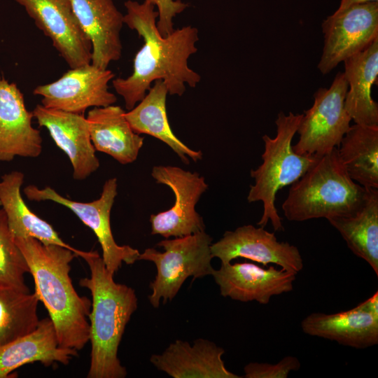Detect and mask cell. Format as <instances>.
Masks as SVG:
<instances>
[{
  "instance_id": "ac0fdd59",
  "label": "cell",
  "mask_w": 378,
  "mask_h": 378,
  "mask_svg": "<svg viewBox=\"0 0 378 378\" xmlns=\"http://www.w3.org/2000/svg\"><path fill=\"white\" fill-rule=\"evenodd\" d=\"M225 350L214 342L199 338L192 345L180 340L171 343L150 363L173 378H240L228 370L222 359Z\"/></svg>"
},
{
  "instance_id": "52a82bcc",
  "label": "cell",
  "mask_w": 378,
  "mask_h": 378,
  "mask_svg": "<svg viewBox=\"0 0 378 378\" xmlns=\"http://www.w3.org/2000/svg\"><path fill=\"white\" fill-rule=\"evenodd\" d=\"M348 88L344 74L339 72L329 88L314 93V104L302 114L297 130L295 153L320 157L339 146L351 120L344 105Z\"/></svg>"
},
{
  "instance_id": "e0dca14e",
  "label": "cell",
  "mask_w": 378,
  "mask_h": 378,
  "mask_svg": "<svg viewBox=\"0 0 378 378\" xmlns=\"http://www.w3.org/2000/svg\"><path fill=\"white\" fill-rule=\"evenodd\" d=\"M75 15L92 46L91 63L107 69L122 55V15L113 0H69Z\"/></svg>"
},
{
  "instance_id": "8992f818",
  "label": "cell",
  "mask_w": 378,
  "mask_h": 378,
  "mask_svg": "<svg viewBox=\"0 0 378 378\" xmlns=\"http://www.w3.org/2000/svg\"><path fill=\"white\" fill-rule=\"evenodd\" d=\"M211 241L212 238L203 231L162 240L157 246L162 247L163 252L148 248L140 253L139 260L151 261L157 268L155 278L149 286L152 293L148 296L154 308H158L161 299L163 304L173 300L188 277L211 275L214 270Z\"/></svg>"
},
{
  "instance_id": "3957f363",
  "label": "cell",
  "mask_w": 378,
  "mask_h": 378,
  "mask_svg": "<svg viewBox=\"0 0 378 378\" xmlns=\"http://www.w3.org/2000/svg\"><path fill=\"white\" fill-rule=\"evenodd\" d=\"M90 276L80 279L79 285L91 293L90 321V364L88 378H124L126 368L118 357V349L125 327L137 309L134 290L113 280L97 251H83Z\"/></svg>"
},
{
  "instance_id": "4dcf8cb0",
  "label": "cell",
  "mask_w": 378,
  "mask_h": 378,
  "mask_svg": "<svg viewBox=\"0 0 378 378\" xmlns=\"http://www.w3.org/2000/svg\"><path fill=\"white\" fill-rule=\"evenodd\" d=\"M359 305L366 312L378 316V292L374 293L370 298L362 302Z\"/></svg>"
},
{
  "instance_id": "ba28073f",
  "label": "cell",
  "mask_w": 378,
  "mask_h": 378,
  "mask_svg": "<svg viewBox=\"0 0 378 378\" xmlns=\"http://www.w3.org/2000/svg\"><path fill=\"white\" fill-rule=\"evenodd\" d=\"M116 178L106 181L100 197L90 202L74 201L46 186L40 188L35 185L26 186L23 192L31 201H52L70 209L96 235L102 250V259L113 275L122 262L132 265L139 260V251L129 245H118L111 227V211L117 196Z\"/></svg>"
},
{
  "instance_id": "83f0119b",
  "label": "cell",
  "mask_w": 378,
  "mask_h": 378,
  "mask_svg": "<svg viewBox=\"0 0 378 378\" xmlns=\"http://www.w3.org/2000/svg\"><path fill=\"white\" fill-rule=\"evenodd\" d=\"M27 262L10 234L4 211L0 209V287L29 292L24 275Z\"/></svg>"
},
{
  "instance_id": "ffe728a7",
  "label": "cell",
  "mask_w": 378,
  "mask_h": 378,
  "mask_svg": "<svg viewBox=\"0 0 378 378\" xmlns=\"http://www.w3.org/2000/svg\"><path fill=\"white\" fill-rule=\"evenodd\" d=\"M77 353L59 345L52 321L45 318L33 332L0 346V378L10 377L17 368L36 361L46 366L67 365Z\"/></svg>"
},
{
  "instance_id": "1f68e13d",
  "label": "cell",
  "mask_w": 378,
  "mask_h": 378,
  "mask_svg": "<svg viewBox=\"0 0 378 378\" xmlns=\"http://www.w3.org/2000/svg\"><path fill=\"white\" fill-rule=\"evenodd\" d=\"M370 1H378V0H341L340 6L336 11H342L353 5Z\"/></svg>"
},
{
  "instance_id": "4316f807",
  "label": "cell",
  "mask_w": 378,
  "mask_h": 378,
  "mask_svg": "<svg viewBox=\"0 0 378 378\" xmlns=\"http://www.w3.org/2000/svg\"><path fill=\"white\" fill-rule=\"evenodd\" d=\"M39 301L35 292L0 287V346L36 329Z\"/></svg>"
},
{
  "instance_id": "f1b7e54d",
  "label": "cell",
  "mask_w": 378,
  "mask_h": 378,
  "mask_svg": "<svg viewBox=\"0 0 378 378\" xmlns=\"http://www.w3.org/2000/svg\"><path fill=\"white\" fill-rule=\"evenodd\" d=\"M298 358L288 356L276 364L250 363L244 368L246 378H287L289 373L300 368Z\"/></svg>"
},
{
  "instance_id": "603a6c76",
  "label": "cell",
  "mask_w": 378,
  "mask_h": 378,
  "mask_svg": "<svg viewBox=\"0 0 378 378\" xmlns=\"http://www.w3.org/2000/svg\"><path fill=\"white\" fill-rule=\"evenodd\" d=\"M24 179V174L20 171H12L0 178V204L13 238L33 237L46 245L67 248L80 256L83 251L65 243L50 223L29 209L21 194Z\"/></svg>"
},
{
  "instance_id": "d4e9b609",
  "label": "cell",
  "mask_w": 378,
  "mask_h": 378,
  "mask_svg": "<svg viewBox=\"0 0 378 378\" xmlns=\"http://www.w3.org/2000/svg\"><path fill=\"white\" fill-rule=\"evenodd\" d=\"M349 248L378 276V189H368L365 201L354 214L328 219Z\"/></svg>"
},
{
  "instance_id": "8fae6325",
  "label": "cell",
  "mask_w": 378,
  "mask_h": 378,
  "mask_svg": "<svg viewBox=\"0 0 378 378\" xmlns=\"http://www.w3.org/2000/svg\"><path fill=\"white\" fill-rule=\"evenodd\" d=\"M115 74L92 63L70 68L57 80L36 86L33 94L42 97L46 108L84 114L90 107L112 105L116 96L109 91L108 83Z\"/></svg>"
},
{
  "instance_id": "484cf974",
  "label": "cell",
  "mask_w": 378,
  "mask_h": 378,
  "mask_svg": "<svg viewBox=\"0 0 378 378\" xmlns=\"http://www.w3.org/2000/svg\"><path fill=\"white\" fill-rule=\"evenodd\" d=\"M337 150L352 180L366 189H378V127L350 126Z\"/></svg>"
},
{
  "instance_id": "6da1fadb",
  "label": "cell",
  "mask_w": 378,
  "mask_h": 378,
  "mask_svg": "<svg viewBox=\"0 0 378 378\" xmlns=\"http://www.w3.org/2000/svg\"><path fill=\"white\" fill-rule=\"evenodd\" d=\"M124 23L135 30L144 44L134 59L132 74L112 80L115 92L125 102L127 111L146 95L152 83L164 82L171 95L181 96L186 85L195 88L201 76L188 66L189 57L197 51L198 30L190 25L174 29L163 36L157 27L158 13L152 4L127 0Z\"/></svg>"
},
{
  "instance_id": "30bf717a",
  "label": "cell",
  "mask_w": 378,
  "mask_h": 378,
  "mask_svg": "<svg viewBox=\"0 0 378 378\" xmlns=\"http://www.w3.org/2000/svg\"><path fill=\"white\" fill-rule=\"evenodd\" d=\"M322 29L324 46L318 68L326 74L339 63L365 50L378 38V1L335 11L323 20Z\"/></svg>"
},
{
  "instance_id": "277c9868",
  "label": "cell",
  "mask_w": 378,
  "mask_h": 378,
  "mask_svg": "<svg viewBox=\"0 0 378 378\" xmlns=\"http://www.w3.org/2000/svg\"><path fill=\"white\" fill-rule=\"evenodd\" d=\"M367 191L349 176L336 147L291 184L282 210L288 220L296 222L346 216L360 208Z\"/></svg>"
},
{
  "instance_id": "2e32d148",
  "label": "cell",
  "mask_w": 378,
  "mask_h": 378,
  "mask_svg": "<svg viewBox=\"0 0 378 378\" xmlns=\"http://www.w3.org/2000/svg\"><path fill=\"white\" fill-rule=\"evenodd\" d=\"M33 118L16 84L0 77V162L39 156L43 140Z\"/></svg>"
},
{
  "instance_id": "9c48e42d",
  "label": "cell",
  "mask_w": 378,
  "mask_h": 378,
  "mask_svg": "<svg viewBox=\"0 0 378 378\" xmlns=\"http://www.w3.org/2000/svg\"><path fill=\"white\" fill-rule=\"evenodd\" d=\"M157 183L167 186L174 195V203L167 211L151 214V234L167 239L181 237L204 231L202 216L195 206L207 190L204 178L175 166H155L151 172Z\"/></svg>"
},
{
  "instance_id": "9a60e30c",
  "label": "cell",
  "mask_w": 378,
  "mask_h": 378,
  "mask_svg": "<svg viewBox=\"0 0 378 378\" xmlns=\"http://www.w3.org/2000/svg\"><path fill=\"white\" fill-rule=\"evenodd\" d=\"M32 113L39 126L48 131L56 146L67 155L74 179L84 180L98 169L99 161L84 114L48 108L41 104H37Z\"/></svg>"
},
{
  "instance_id": "f546056e",
  "label": "cell",
  "mask_w": 378,
  "mask_h": 378,
  "mask_svg": "<svg viewBox=\"0 0 378 378\" xmlns=\"http://www.w3.org/2000/svg\"><path fill=\"white\" fill-rule=\"evenodd\" d=\"M152 4L158 9V20L157 27L163 36L171 34L174 30V18L187 8L188 4L181 0H143Z\"/></svg>"
},
{
  "instance_id": "4fadbf2b",
  "label": "cell",
  "mask_w": 378,
  "mask_h": 378,
  "mask_svg": "<svg viewBox=\"0 0 378 378\" xmlns=\"http://www.w3.org/2000/svg\"><path fill=\"white\" fill-rule=\"evenodd\" d=\"M210 249L212 257L219 258L221 264L244 258L265 266L274 264L296 274L304 266L297 246L279 241L274 233L252 225L226 231L220 240L211 244Z\"/></svg>"
},
{
  "instance_id": "7402d4cb",
  "label": "cell",
  "mask_w": 378,
  "mask_h": 378,
  "mask_svg": "<svg viewBox=\"0 0 378 378\" xmlns=\"http://www.w3.org/2000/svg\"><path fill=\"white\" fill-rule=\"evenodd\" d=\"M349 90L345 108L355 124L378 127V104L371 96L378 80V38L363 51L344 61Z\"/></svg>"
},
{
  "instance_id": "cb8c5ba5",
  "label": "cell",
  "mask_w": 378,
  "mask_h": 378,
  "mask_svg": "<svg viewBox=\"0 0 378 378\" xmlns=\"http://www.w3.org/2000/svg\"><path fill=\"white\" fill-rule=\"evenodd\" d=\"M169 94L164 81L158 80L148 90L144 97L125 117L136 133L152 136L169 146L183 163L202 160L200 150L190 148L173 132L169 123L166 100Z\"/></svg>"
},
{
  "instance_id": "7a4b0ae2",
  "label": "cell",
  "mask_w": 378,
  "mask_h": 378,
  "mask_svg": "<svg viewBox=\"0 0 378 378\" xmlns=\"http://www.w3.org/2000/svg\"><path fill=\"white\" fill-rule=\"evenodd\" d=\"M13 240L27 262L34 292L48 312L59 345L82 349L90 340L88 318L92 302L77 293L69 276L71 262L78 255L67 248L46 245L33 237Z\"/></svg>"
},
{
  "instance_id": "5b68a950",
  "label": "cell",
  "mask_w": 378,
  "mask_h": 378,
  "mask_svg": "<svg viewBox=\"0 0 378 378\" xmlns=\"http://www.w3.org/2000/svg\"><path fill=\"white\" fill-rule=\"evenodd\" d=\"M302 114L279 113L275 120L276 135L262 136L265 150L262 164L250 174L254 184L250 186L248 202L260 201L263 211L257 225L264 227L270 221L274 231H282V218L275 206L277 192L293 184L312 167L318 156L300 155L293 149L292 140L300 123Z\"/></svg>"
},
{
  "instance_id": "d6986e66",
  "label": "cell",
  "mask_w": 378,
  "mask_h": 378,
  "mask_svg": "<svg viewBox=\"0 0 378 378\" xmlns=\"http://www.w3.org/2000/svg\"><path fill=\"white\" fill-rule=\"evenodd\" d=\"M301 328L307 335L355 349L378 344V316L365 311L359 304L335 314L312 313L302 321Z\"/></svg>"
},
{
  "instance_id": "5bb4252c",
  "label": "cell",
  "mask_w": 378,
  "mask_h": 378,
  "mask_svg": "<svg viewBox=\"0 0 378 378\" xmlns=\"http://www.w3.org/2000/svg\"><path fill=\"white\" fill-rule=\"evenodd\" d=\"M211 275L222 296L262 304H268L272 296L293 290L296 278V274L283 268L270 266L265 269L248 262L221 264Z\"/></svg>"
},
{
  "instance_id": "7c38bea8",
  "label": "cell",
  "mask_w": 378,
  "mask_h": 378,
  "mask_svg": "<svg viewBox=\"0 0 378 378\" xmlns=\"http://www.w3.org/2000/svg\"><path fill=\"white\" fill-rule=\"evenodd\" d=\"M48 37L70 68L91 63V43L69 0H14Z\"/></svg>"
},
{
  "instance_id": "44dd1931",
  "label": "cell",
  "mask_w": 378,
  "mask_h": 378,
  "mask_svg": "<svg viewBox=\"0 0 378 378\" xmlns=\"http://www.w3.org/2000/svg\"><path fill=\"white\" fill-rule=\"evenodd\" d=\"M119 106L94 107L87 115L91 141L95 150L111 156L122 164L134 162L144 138L134 132Z\"/></svg>"
}]
</instances>
